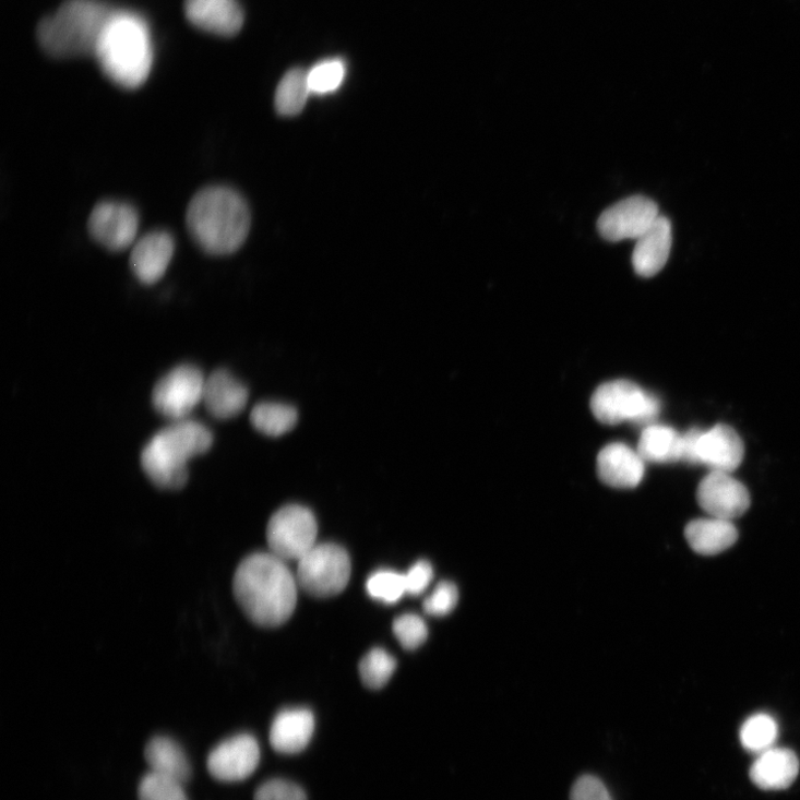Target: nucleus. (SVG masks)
Returning a JSON list of instances; mask_svg holds the SVG:
<instances>
[{"instance_id":"nucleus-1","label":"nucleus","mask_w":800,"mask_h":800,"mask_svg":"<svg viewBox=\"0 0 800 800\" xmlns=\"http://www.w3.org/2000/svg\"><path fill=\"white\" fill-rule=\"evenodd\" d=\"M298 583L286 562L270 552H255L237 568L232 592L239 607L254 624L278 628L297 604Z\"/></svg>"},{"instance_id":"nucleus-2","label":"nucleus","mask_w":800,"mask_h":800,"mask_svg":"<svg viewBox=\"0 0 800 800\" xmlns=\"http://www.w3.org/2000/svg\"><path fill=\"white\" fill-rule=\"evenodd\" d=\"M94 56L110 82L126 89L140 88L148 80L154 63L147 22L131 11H114Z\"/></svg>"},{"instance_id":"nucleus-3","label":"nucleus","mask_w":800,"mask_h":800,"mask_svg":"<svg viewBox=\"0 0 800 800\" xmlns=\"http://www.w3.org/2000/svg\"><path fill=\"white\" fill-rule=\"evenodd\" d=\"M187 225L192 238L210 255L237 252L248 239L251 212L243 198L226 187H210L191 201Z\"/></svg>"},{"instance_id":"nucleus-4","label":"nucleus","mask_w":800,"mask_h":800,"mask_svg":"<svg viewBox=\"0 0 800 800\" xmlns=\"http://www.w3.org/2000/svg\"><path fill=\"white\" fill-rule=\"evenodd\" d=\"M211 430L193 419L172 421L158 432L142 453V467L162 489H180L189 480V462L213 445Z\"/></svg>"},{"instance_id":"nucleus-5","label":"nucleus","mask_w":800,"mask_h":800,"mask_svg":"<svg viewBox=\"0 0 800 800\" xmlns=\"http://www.w3.org/2000/svg\"><path fill=\"white\" fill-rule=\"evenodd\" d=\"M114 11L97 0H67L38 24V43L55 58L94 55Z\"/></svg>"},{"instance_id":"nucleus-6","label":"nucleus","mask_w":800,"mask_h":800,"mask_svg":"<svg viewBox=\"0 0 800 800\" xmlns=\"http://www.w3.org/2000/svg\"><path fill=\"white\" fill-rule=\"evenodd\" d=\"M297 563L298 587L311 596L333 597L347 587L351 563L347 551L336 544H317Z\"/></svg>"},{"instance_id":"nucleus-7","label":"nucleus","mask_w":800,"mask_h":800,"mask_svg":"<svg viewBox=\"0 0 800 800\" xmlns=\"http://www.w3.org/2000/svg\"><path fill=\"white\" fill-rule=\"evenodd\" d=\"M594 416L605 425L625 421L650 423L660 411L659 401L629 381H614L597 389L590 401Z\"/></svg>"},{"instance_id":"nucleus-8","label":"nucleus","mask_w":800,"mask_h":800,"mask_svg":"<svg viewBox=\"0 0 800 800\" xmlns=\"http://www.w3.org/2000/svg\"><path fill=\"white\" fill-rule=\"evenodd\" d=\"M318 521L309 509L286 505L270 520L266 538L271 552L284 562H299L315 545Z\"/></svg>"},{"instance_id":"nucleus-9","label":"nucleus","mask_w":800,"mask_h":800,"mask_svg":"<svg viewBox=\"0 0 800 800\" xmlns=\"http://www.w3.org/2000/svg\"><path fill=\"white\" fill-rule=\"evenodd\" d=\"M205 382L206 379L195 366L174 368L154 389L155 409L172 421L188 419L203 402Z\"/></svg>"},{"instance_id":"nucleus-10","label":"nucleus","mask_w":800,"mask_h":800,"mask_svg":"<svg viewBox=\"0 0 800 800\" xmlns=\"http://www.w3.org/2000/svg\"><path fill=\"white\" fill-rule=\"evenodd\" d=\"M91 236L108 251L132 249L139 239L140 215L132 205L105 201L97 204L88 219Z\"/></svg>"},{"instance_id":"nucleus-11","label":"nucleus","mask_w":800,"mask_h":800,"mask_svg":"<svg viewBox=\"0 0 800 800\" xmlns=\"http://www.w3.org/2000/svg\"><path fill=\"white\" fill-rule=\"evenodd\" d=\"M659 217L657 204L645 196H633L606 210L597 222L601 237L618 242L637 240Z\"/></svg>"},{"instance_id":"nucleus-12","label":"nucleus","mask_w":800,"mask_h":800,"mask_svg":"<svg viewBox=\"0 0 800 800\" xmlns=\"http://www.w3.org/2000/svg\"><path fill=\"white\" fill-rule=\"evenodd\" d=\"M697 501L709 516L727 521L741 517L751 506L748 488L729 473L715 470L701 481Z\"/></svg>"},{"instance_id":"nucleus-13","label":"nucleus","mask_w":800,"mask_h":800,"mask_svg":"<svg viewBox=\"0 0 800 800\" xmlns=\"http://www.w3.org/2000/svg\"><path fill=\"white\" fill-rule=\"evenodd\" d=\"M261 749L255 737L239 733L219 744L207 759V768L217 780L236 783L248 779L258 769Z\"/></svg>"},{"instance_id":"nucleus-14","label":"nucleus","mask_w":800,"mask_h":800,"mask_svg":"<svg viewBox=\"0 0 800 800\" xmlns=\"http://www.w3.org/2000/svg\"><path fill=\"white\" fill-rule=\"evenodd\" d=\"M176 243L174 237L164 230H155L139 238L130 258L131 270L145 285L159 282L174 259Z\"/></svg>"},{"instance_id":"nucleus-15","label":"nucleus","mask_w":800,"mask_h":800,"mask_svg":"<svg viewBox=\"0 0 800 800\" xmlns=\"http://www.w3.org/2000/svg\"><path fill=\"white\" fill-rule=\"evenodd\" d=\"M744 443L727 425H717L707 432L701 430L695 450V463L715 471L731 473L744 458Z\"/></svg>"},{"instance_id":"nucleus-16","label":"nucleus","mask_w":800,"mask_h":800,"mask_svg":"<svg viewBox=\"0 0 800 800\" xmlns=\"http://www.w3.org/2000/svg\"><path fill=\"white\" fill-rule=\"evenodd\" d=\"M597 471L607 486L620 489L637 487L645 475V461L624 443L604 447L597 457Z\"/></svg>"},{"instance_id":"nucleus-17","label":"nucleus","mask_w":800,"mask_h":800,"mask_svg":"<svg viewBox=\"0 0 800 800\" xmlns=\"http://www.w3.org/2000/svg\"><path fill=\"white\" fill-rule=\"evenodd\" d=\"M183 11L194 26L218 36H235L243 24L237 0H184Z\"/></svg>"},{"instance_id":"nucleus-18","label":"nucleus","mask_w":800,"mask_h":800,"mask_svg":"<svg viewBox=\"0 0 800 800\" xmlns=\"http://www.w3.org/2000/svg\"><path fill=\"white\" fill-rule=\"evenodd\" d=\"M315 730L314 714L307 708H286L277 714L270 732L273 749L285 755L301 753L310 745Z\"/></svg>"},{"instance_id":"nucleus-19","label":"nucleus","mask_w":800,"mask_h":800,"mask_svg":"<svg viewBox=\"0 0 800 800\" xmlns=\"http://www.w3.org/2000/svg\"><path fill=\"white\" fill-rule=\"evenodd\" d=\"M672 243V229L668 218L660 216L636 240L633 266L637 275L653 277L667 264Z\"/></svg>"},{"instance_id":"nucleus-20","label":"nucleus","mask_w":800,"mask_h":800,"mask_svg":"<svg viewBox=\"0 0 800 800\" xmlns=\"http://www.w3.org/2000/svg\"><path fill=\"white\" fill-rule=\"evenodd\" d=\"M249 390L232 374L219 369L206 379L203 403L217 419L238 416L248 405Z\"/></svg>"},{"instance_id":"nucleus-21","label":"nucleus","mask_w":800,"mask_h":800,"mask_svg":"<svg viewBox=\"0 0 800 800\" xmlns=\"http://www.w3.org/2000/svg\"><path fill=\"white\" fill-rule=\"evenodd\" d=\"M756 756L750 769V777L759 788L783 790L796 780L799 774V761L792 751L774 747Z\"/></svg>"},{"instance_id":"nucleus-22","label":"nucleus","mask_w":800,"mask_h":800,"mask_svg":"<svg viewBox=\"0 0 800 800\" xmlns=\"http://www.w3.org/2000/svg\"><path fill=\"white\" fill-rule=\"evenodd\" d=\"M691 548L704 557H714L730 548L738 538L732 521L717 517L695 520L685 529Z\"/></svg>"},{"instance_id":"nucleus-23","label":"nucleus","mask_w":800,"mask_h":800,"mask_svg":"<svg viewBox=\"0 0 800 800\" xmlns=\"http://www.w3.org/2000/svg\"><path fill=\"white\" fill-rule=\"evenodd\" d=\"M145 760L152 772L179 784H187L192 777L189 757L171 738L158 736L146 745Z\"/></svg>"},{"instance_id":"nucleus-24","label":"nucleus","mask_w":800,"mask_h":800,"mask_svg":"<svg viewBox=\"0 0 800 800\" xmlns=\"http://www.w3.org/2000/svg\"><path fill=\"white\" fill-rule=\"evenodd\" d=\"M637 452L645 463L682 461V435L669 426L649 425L643 430Z\"/></svg>"},{"instance_id":"nucleus-25","label":"nucleus","mask_w":800,"mask_h":800,"mask_svg":"<svg viewBox=\"0 0 800 800\" xmlns=\"http://www.w3.org/2000/svg\"><path fill=\"white\" fill-rule=\"evenodd\" d=\"M251 421L260 433L280 438L295 428L298 413L295 407L284 403L264 402L253 408Z\"/></svg>"},{"instance_id":"nucleus-26","label":"nucleus","mask_w":800,"mask_h":800,"mask_svg":"<svg viewBox=\"0 0 800 800\" xmlns=\"http://www.w3.org/2000/svg\"><path fill=\"white\" fill-rule=\"evenodd\" d=\"M311 94L309 71L294 69L283 77L277 87L276 110L282 116H296L302 111Z\"/></svg>"},{"instance_id":"nucleus-27","label":"nucleus","mask_w":800,"mask_h":800,"mask_svg":"<svg viewBox=\"0 0 800 800\" xmlns=\"http://www.w3.org/2000/svg\"><path fill=\"white\" fill-rule=\"evenodd\" d=\"M778 731L774 717L765 713L755 714L741 727V743L748 752L759 755L775 747Z\"/></svg>"},{"instance_id":"nucleus-28","label":"nucleus","mask_w":800,"mask_h":800,"mask_svg":"<svg viewBox=\"0 0 800 800\" xmlns=\"http://www.w3.org/2000/svg\"><path fill=\"white\" fill-rule=\"evenodd\" d=\"M396 659L385 649L375 648L367 653L359 664L362 683L371 690L383 689L396 670Z\"/></svg>"},{"instance_id":"nucleus-29","label":"nucleus","mask_w":800,"mask_h":800,"mask_svg":"<svg viewBox=\"0 0 800 800\" xmlns=\"http://www.w3.org/2000/svg\"><path fill=\"white\" fill-rule=\"evenodd\" d=\"M346 75V67L341 59H329L309 71L312 94L326 95L337 91Z\"/></svg>"},{"instance_id":"nucleus-30","label":"nucleus","mask_w":800,"mask_h":800,"mask_svg":"<svg viewBox=\"0 0 800 800\" xmlns=\"http://www.w3.org/2000/svg\"><path fill=\"white\" fill-rule=\"evenodd\" d=\"M366 588L369 595L377 600L394 604L406 592L405 575L392 571H380L367 581Z\"/></svg>"},{"instance_id":"nucleus-31","label":"nucleus","mask_w":800,"mask_h":800,"mask_svg":"<svg viewBox=\"0 0 800 800\" xmlns=\"http://www.w3.org/2000/svg\"><path fill=\"white\" fill-rule=\"evenodd\" d=\"M139 800H189V798L181 784L152 772L140 784Z\"/></svg>"},{"instance_id":"nucleus-32","label":"nucleus","mask_w":800,"mask_h":800,"mask_svg":"<svg viewBox=\"0 0 800 800\" xmlns=\"http://www.w3.org/2000/svg\"><path fill=\"white\" fill-rule=\"evenodd\" d=\"M399 644L407 650L420 647L428 637V629L423 620L415 613H405L393 625Z\"/></svg>"},{"instance_id":"nucleus-33","label":"nucleus","mask_w":800,"mask_h":800,"mask_svg":"<svg viewBox=\"0 0 800 800\" xmlns=\"http://www.w3.org/2000/svg\"><path fill=\"white\" fill-rule=\"evenodd\" d=\"M459 593L457 586L452 582H442L423 600V610L430 617L444 618L457 606Z\"/></svg>"},{"instance_id":"nucleus-34","label":"nucleus","mask_w":800,"mask_h":800,"mask_svg":"<svg viewBox=\"0 0 800 800\" xmlns=\"http://www.w3.org/2000/svg\"><path fill=\"white\" fill-rule=\"evenodd\" d=\"M254 800H309L297 784L275 778L265 781L255 792Z\"/></svg>"},{"instance_id":"nucleus-35","label":"nucleus","mask_w":800,"mask_h":800,"mask_svg":"<svg viewBox=\"0 0 800 800\" xmlns=\"http://www.w3.org/2000/svg\"><path fill=\"white\" fill-rule=\"evenodd\" d=\"M571 800H611V797L600 779L584 775L574 784Z\"/></svg>"},{"instance_id":"nucleus-36","label":"nucleus","mask_w":800,"mask_h":800,"mask_svg":"<svg viewBox=\"0 0 800 800\" xmlns=\"http://www.w3.org/2000/svg\"><path fill=\"white\" fill-rule=\"evenodd\" d=\"M434 570L426 561H419L405 574L406 592L411 596L421 595L433 582Z\"/></svg>"}]
</instances>
